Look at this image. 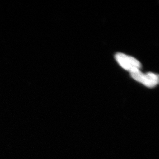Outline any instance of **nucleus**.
Here are the masks:
<instances>
[{"mask_svg":"<svg viewBox=\"0 0 159 159\" xmlns=\"http://www.w3.org/2000/svg\"><path fill=\"white\" fill-rule=\"evenodd\" d=\"M131 76L136 81L141 83L147 87H155L159 84V75L152 72L143 73L140 70L130 72Z\"/></svg>","mask_w":159,"mask_h":159,"instance_id":"1","label":"nucleus"},{"mask_svg":"<svg viewBox=\"0 0 159 159\" xmlns=\"http://www.w3.org/2000/svg\"><path fill=\"white\" fill-rule=\"evenodd\" d=\"M115 58L122 68L129 72L140 70L141 68V64L140 61L130 56L119 53L116 54Z\"/></svg>","mask_w":159,"mask_h":159,"instance_id":"2","label":"nucleus"}]
</instances>
